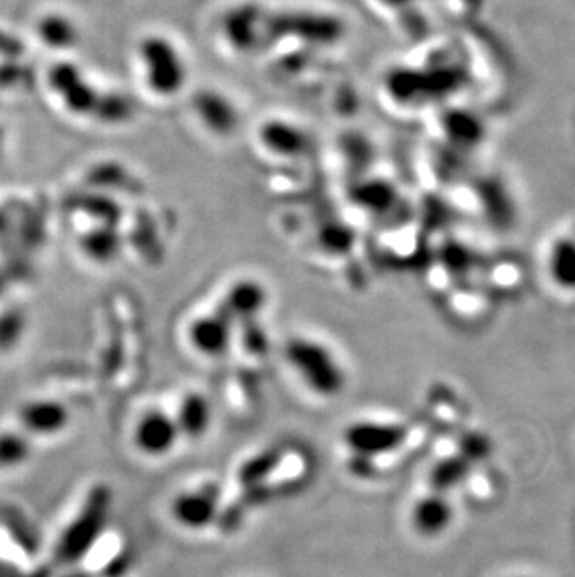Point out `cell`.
<instances>
[{
    "mask_svg": "<svg viewBox=\"0 0 575 577\" xmlns=\"http://www.w3.org/2000/svg\"><path fill=\"white\" fill-rule=\"evenodd\" d=\"M284 357L297 378L305 383L310 393L322 398H333L344 391L346 374L335 353L314 338H292L286 344Z\"/></svg>",
    "mask_w": 575,
    "mask_h": 577,
    "instance_id": "cell-1",
    "label": "cell"
},
{
    "mask_svg": "<svg viewBox=\"0 0 575 577\" xmlns=\"http://www.w3.org/2000/svg\"><path fill=\"white\" fill-rule=\"evenodd\" d=\"M139 55L148 90L163 98L176 96L182 90L187 66L174 43L161 36H150L142 42Z\"/></svg>",
    "mask_w": 575,
    "mask_h": 577,
    "instance_id": "cell-2",
    "label": "cell"
},
{
    "mask_svg": "<svg viewBox=\"0 0 575 577\" xmlns=\"http://www.w3.org/2000/svg\"><path fill=\"white\" fill-rule=\"evenodd\" d=\"M406 439L404 426L379 421H359L344 430V443L355 458L370 460L400 449Z\"/></svg>",
    "mask_w": 575,
    "mask_h": 577,
    "instance_id": "cell-3",
    "label": "cell"
},
{
    "mask_svg": "<svg viewBox=\"0 0 575 577\" xmlns=\"http://www.w3.org/2000/svg\"><path fill=\"white\" fill-rule=\"evenodd\" d=\"M180 437L182 434L176 419L159 409L144 413L133 430V443L137 451L150 458H163L170 454L178 445Z\"/></svg>",
    "mask_w": 575,
    "mask_h": 577,
    "instance_id": "cell-4",
    "label": "cell"
},
{
    "mask_svg": "<svg viewBox=\"0 0 575 577\" xmlns=\"http://www.w3.org/2000/svg\"><path fill=\"white\" fill-rule=\"evenodd\" d=\"M107 512H109V493L103 490L92 492L85 510L81 512L79 520H75L66 536L64 549L71 561L79 559L81 555H85L86 549L94 546V542L98 540L105 527Z\"/></svg>",
    "mask_w": 575,
    "mask_h": 577,
    "instance_id": "cell-5",
    "label": "cell"
},
{
    "mask_svg": "<svg viewBox=\"0 0 575 577\" xmlns=\"http://www.w3.org/2000/svg\"><path fill=\"white\" fill-rule=\"evenodd\" d=\"M172 518L189 531L210 527L219 514V492L211 486L187 490L172 501Z\"/></svg>",
    "mask_w": 575,
    "mask_h": 577,
    "instance_id": "cell-6",
    "label": "cell"
},
{
    "mask_svg": "<svg viewBox=\"0 0 575 577\" xmlns=\"http://www.w3.org/2000/svg\"><path fill=\"white\" fill-rule=\"evenodd\" d=\"M189 344L200 355L221 357L228 352L232 342V325L225 312H213L210 316H200L193 320L187 331Z\"/></svg>",
    "mask_w": 575,
    "mask_h": 577,
    "instance_id": "cell-7",
    "label": "cell"
},
{
    "mask_svg": "<svg viewBox=\"0 0 575 577\" xmlns=\"http://www.w3.org/2000/svg\"><path fill=\"white\" fill-rule=\"evenodd\" d=\"M452 521V507L439 493L426 495L411 512V523L415 531L422 536H434L443 533Z\"/></svg>",
    "mask_w": 575,
    "mask_h": 577,
    "instance_id": "cell-8",
    "label": "cell"
},
{
    "mask_svg": "<svg viewBox=\"0 0 575 577\" xmlns=\"http://www.w3.org/2000/svg\"><path fill=\"white\" fill-rule=\"evenodd\" d=\"M180 434L189 439H200L208 434L211 426V404L206 396L191 393L180 402L174 417Z\"/></svg>",
    "mask_w": 575,
    "mask_h": 577,
    "instance_id": "cell-9",
    "label": "cell"
},
{
    "mask_svg": "<svg viewBox=\"0 0 575 577\" xmlns=\"http://www.w3.org/2000/svg\"><path fill=\"white\" fill-rule=\"evenodd\" d=\"M264 303H266L264 290L258 284L243 282V284H239L238 288H234L228 297L225 314L230 320L234 316L249 318V316H256L264 307Z\"/></svg>",
    "mask_w": 575,
    "mask_h": 577,
    "instance_id": "cell-10",
    "label": "cell"
},
{
    "mask_svg": "<svg viewBox=\"0 0 575 577\" xmlns=\"http://www.w3.org/2000/svg\"><path fill=\"white\" fill-rule=\"evenodd\" d=\"M29 421L30 426L43 430L45 434L57 432L68 423V413L58 404H40V406H34V409L30 408Z\"/></svg>",
    "mask_w": 575,
    "mask_h": 577,
    "instance_id": "cell-11",
    "label": "cell"
},
{
    "mask_svg": "<svg viewBox=\"0 0 575 577\" xmlns=\"http://www.w3.org/2000/svg\"><path fill=\"white\" fill-rule=\"evenodd\" d=\"M40 34L43 42L53 45V47H66L71 42L73 29L64 17H45L40 25Z\"/></svg>",
    "mask_w": 575,
    "mask_h": 577,
    "instance_id": "cell-12",
    "label": "cell"
},
{
    "mask_svg": "<svg viewBox=\"0 0 575 577\" xmlns=\"http://www.w3.org/2000/svg\"><path fill=\"white\" fill-rule=\"evenodd\" d=\"M385 4H391V6H398V4H406L407 0H381Z\"/></svg>",
    "mask_w": 575,
    "mask_h": 577,
    "instance_id": "cell-13",
    "label": "cell"
},
{
    "mask_svg": "<svg viewBox=\"0 0 575 577\" xmlns=\"http://www.w3.org/2000/svg\"><path fill=\"white\" fill-rule=\"evenodd\" d=\"M0 155H2V133H0Z\"/></svg>",
    "mask_w": 575,
    "mask_h": 577,
    "instance_id": "cell-14",
    "label": "cell"
},
{
    "mask_svg": "<svg viewBox=\"0 0 575 577\" xmlns=\"http://www.w3.org/2000/svg\"><path fill=\"white\" fill-rule=\"evenodd\" d=\"M73 577H85V576H81V574H75V576Z\"/></svg>",
    "mask_w": 575,
    "mask_h": 577,
    "instance_id": "cell-15",
    "label": "cell"
}]
</instances>
